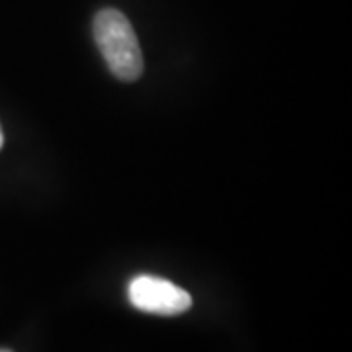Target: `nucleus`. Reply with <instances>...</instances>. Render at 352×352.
<instances>
[{
  "label": "nucleus",
  "mask_w": 352,
  "mask_h": 352,
  "mask_svg": "<svg viewBox=\"0 0 352 352\" xmlns=\"http://www.w3.org/2000/svg\"><path fill=\"white\" fill-rule=\"evenodd\" d=\"M94 39L104 61L124 82L138 80L143 73V55L138 36L124 14L113 8L100 10L94 18Z\"/></svg>",
  "instance_id": "f257e3e1"
},
{
  "label": "nucleus",
  "mask_w": 352,
  "mask_h": 352,
  "mask_svg": "<svg viewBox=\"0 0 352 352\" xmlns=\"http://www.w3.org/2000/svg\"><path fill=\"white\" fill-rule=\"evenodd\" d=\"M127 298L133 307L145 314L173 317L188 311L192 307V296L186 289L159 276L141 274L129 282Z\"/></svg>",
  "instance_id": "f03ea898"
},
{
  "label": "nucleus",
  "mask_w": 352,
  "mask_h": 352,
  "mask_svg": "<svg viewBox=\"0 0 352 352\" xmlns=\"http://www.w3.org/2000/svg\"><path fill=\"white\" fill-rule=\"evenodd\" d=\"M2 143H4V135H2V129H0V149H2Z\"/></svg>",
  "instance_id": "7ed1b4c3"
},
{
  "label": "nucleus",
  "mask_w": 352,
  "mask_h": 352,
  "mask_svg": "<svg viewBox=\"0 0 352 352\" xmlns=\"http://www.w3.org/2000/svg\"><path fill=\"white\" fill-rule=\"evenodd\" d=\"M0 352H12V351H6V349H0Z\"/></svg>",
  "instance_id": "20e7f679"
}]
</instances>
